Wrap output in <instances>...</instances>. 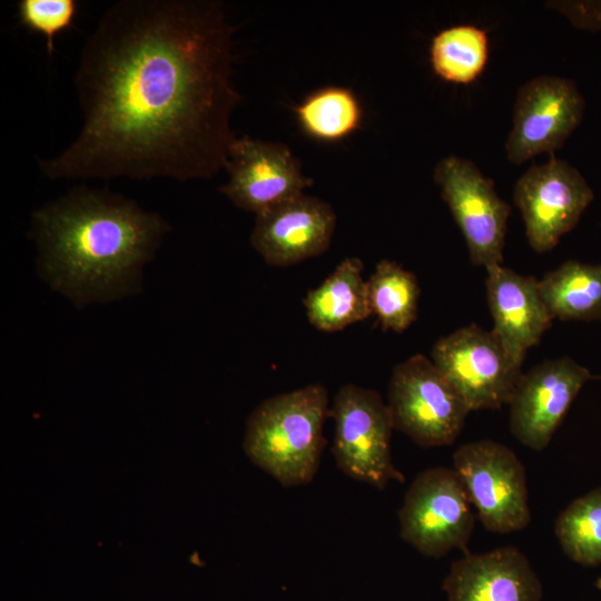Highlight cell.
Returning <instances> with one entry per match:
<instances>
[{
	"instance_id": "cell-1",
	"label": "cell",
	"mask_w": 601,
	"mask_h": 601,
	"mask_svg": "<svg viewBox=\"0 0 601 601\" xmlns=\"http://www.w3.org/2000/svg\"><path fill=\"white\" fill-rule=\"evenodd\" d=\"M233 32L213 0H121L81 51L77 138L39 161L50 179L210 178L225 167L240 101Z\"/></svg>"
},
{
	"instance_id": "cell-2",
	"label": "cell",
	"mask_w": 601,
	"mask_h": 601,
	"mask_svg": "<svg viewBox=\"0 0 601 601\" xmlns=\"http://www.w3.org/2000/svg\"><path fill=\"white\" fill-rule=\"evenodd\" d=\"M168 230L134 200L81 186L35 211L31 235L50 286L80 307L135 289Z\"/></svg>"
},
{
	"instance_id": "cell-3",
	"label": "cell",
	"mask_w": 601,
	"mask_h": 601,
	"mask_svg": "<svg viewBox=\"0 0 601 601\" xmlns=\"http://www.w3.org/2000/svg\"><path fill=\"white\" fill-rule=\"evenodd\" d=\"M327 416L328 393L322 384L266 398L247 418L245 453L283 486L305 485L321 463Z\"/></svg>"
},
{
	"instance_id": "cell-4",
	"label": "cell",
	"mask_w": 601,
	"mask_h": 601,
	"mask_svg": "<svg viewBox=\"0 0 601 601\" xmlns=\"http://www.w3.org/2000/svg\"><path fill=\"white\" fill-rule=\"evenodd\" d=\"M329 416L334 421L332 453L344 474L378 490H384L391 481H405L392 460V415L377 391L343 385L334 397Z\"/></svg>"
},
{
	"instance_id": "cell-5",
	"label": "cell",
	"mask_w": 601,
	"mask_h": 601,
	"mask_svg": "<svg viewBox=\"0 0 601 601\" xmlns=\"http://www.w3.org/2000/svg\"><path fill=\"white\" fill-rule=\"evenodd\" d=\"M387 406L394 430L423 447L452 444L471 412L460 393L422 354L393 368Z\"/></svg>"
},
{
	"instance_id": "cell-6",
	"label": "cell",
	"mask_w": 601,
	"mask_h": 601,
	"mask_svg": "<svg viewBox=\"0 0 601 601\" xmlns=\"http://www.w3.org/2000/svg\"><path fill=\"white\" fill-rule=\"evenodd\" d=\"M453 470L487 531L505 534L528 526L525 470L510 447L492 440L465 443L453 454Z\"/></svg>"
},
{
	"instance_id": "cell-7",
	"label": "cell",
	"mask_w": 601,
	"mask_h": 601,
	"mask_svg": "<svg viewBox=\"0 0 601 601\" xmlns=\"http://www.w3.org/2000/svg\"><path fill=\"white\" fill-rule=\"evenodd\" d=\"M453 469L431 467L412 481L398 510L402 539L425 556L441 558L453 549L467 553L475 516Z\"/></svg>"
},
{
	"instance_id": "cell-8",
	"label": "cell",
	"mask_w": 601,
	"mask_h": 601,
	"mask_svg": "<svg viewBox=\"0 0 601 601\" xmlns=\"http://www.w3.org/2000/svg\"><path fill=\"white\" fill-rule=\"evenodd\" d=\"M431 361L471 411L509 404L522 376L516 362L492 331L476 324L441 337Z\"/></svg>"
},
{
	"instance_id": "cell-9",
	"label": "cell",
	"mask_w": 601,
	"mask_h": 601,
	"mask_svg": "<svg viewBox=\"0 0 601 601\" xmlns=\"http://www.w3.org/2000/svg\"><path fill=\"white\" fill-rule=\"evenodd\" d=\"M433 178L465 239L471 263L485 268L502 265L511 207L497 195L494 181L472 160L456 155L443 157Z\"/></svg>"
},
{
	"instance_id": "cell-10",
	"label": "cell",
	"mask_w": 601,
	"mask_h": 601,
	"mask_svg": "<svg viewBox=\"0 0 601 601\" xmlns=\"http://www.w3.org/2000/svg\"><path fill=\"white\" fill-rule=\"evenodd\" d=\"M593 198L580 171L553 155L546 162L529 167L513 189L528 243L536 253L554 248L575 227Z\"/></svg>"
},
{
	"instance_id": "cell-11",
	"label": "cell",
	"mask_w": 601,
	"mask_h": 601,
	"mask_svg": "<svg viewBox=\"0 0 601 601\" xmlns=\"http://www.w3.org/2000/svg\"><path fill=\"white\" fill-rule=\"evenodd\" d=\"M583 111L574 81L550 75L530 79L516 92L506 159L521 165L542 152L554 155L580 125Z\"/></svg>"
},
{
	"instance_id": "cell-12",
	"label": "cell",
	"mask_w": 601,
	"mask_h": 601,
	"mask_svg": "<svg viewBox=\"0 0 601 601\" xmlns=\"http://www.w3.org/2000/svg\"><path fill=\"white\" fill-rule=\"evenodd\" d=\"M225 168L229 177L220 191L256 215L304 194L313 184L286 145L248 136L235 137Z\"/></svg>"
},
{
	"instance_id": "cell-13",
	"label": "cell",
	"mask_w": 601,
	"mask_h": 601,
	"mask_svg": "<svg viewBox=\"0 0 601 601\" xmlns=\"http://www.w3.org/2000/svg\"><path fill=\"white\" fill-rule=\"evenodd\" d=\"M591 378L589 368L569 356L545 361L522 374L508 404L513 436L532 450L545 449Z\"/></svg>"
},
{
	"instance_id": "cell-14",
	"label": "cell",
	"mask_w": 601,
	"mask_h": 601,
	"mask_svg": "<svg viewBox=\"0 0 601 601\" xmlns=\"http://www.w3.org/2000/svg\"><path fill=\"white\" fill-rule=\"evenodd\" d=\"M335 226L328 203L302 194L256 215L250 242L267 264L286 267L324 253Z\"/></svg>"
},
{
	"instance_id": "cell-15",
	"label": "cell",
	"mask_w": 601,
	"mask_h": 601,
	"mask_svg": "<svg viewBox=\"0 0 601 601\" xmlns=\"http://www.w3.org/2000/svg\"><path fill=\"white\" fill-rule=\"evenodd\" d=\"M447 601H541L542 583L515 546L470 552L452 563L443 580Z\"/></svg>"
},
{
	"instance_id": "cell-16",
	"label": "cell",
	"mask_w": 601,
	"mask_h": 601,
	"mask_svg": "<svg viewBox=\"0 0 601 601\" xmlns=\"http://www.w3.org/2000/svg\"><path fill=\"white\" fill-rule=\"evenodd\" d=\"M485 279L492 332L511 356L523 363L526 352L536 345L552 325L539 289V280L503 265L490 266Z\"/></svg>"
},
{
	"instance_id": "cell-17",
	"label": "cell",
	"mask_w": 601,
	"mask_h": 601,
	"mask_svg": "<svg viewBox=\"0 0 601 601\" xmlns=\"http://www.w3.org/2000/svg\"><path fill=\"white\" fill-rule=\"evenodd\" d=\"M362 272L363 262L347 257L318 287L307 292L303 304L315 328L337 332L372 315Z\"/></svg>"
},
{
	"instance_id": "cell-18",
	"label": "cell",
	"mask_w": 601,
	"mask_h": 601,
	"mask_svg": "<svg viewBox=\"0 0 601 601\" xmlns=\"http://www.w3.org/2000/svg\"><path fill=\"white\" fill-rule=\"evenodd\" d=\"M542 299L561 321H601V263L566 260L539 280Z\"/></svg>"
},
{
	"instance_id": "cell-19",
	"label": "cell",
	"mask_w": 601,
	"mask_h": 601,
	"mask_svg": "<svg viewBox=\"0 0 601 601\" xmlns=\"http://www.w3.org/2000/svg\"><path fill=\"white\" fill-rule=\"evenodd\" d=\"M420 293L415 275L388 259L378 262L367 280L371 313L384 331L402 333L412 325Z\"/></svg>"
},
{
	"instance_id": "cell-20",
	"label": "cell",
	"mask_w": 601,
	"mask_h": 601,
	"mask_svg": "<svg viewBox=\"0 0 601 601\" xmlns=\"http://www.w3.org/2000/svg\"><path fill=\"white\" fill-rule=\"evenodd\" d=\"M489 49L485 30L472 24L454 26L434 36L430 61L434 73L442 80L469 85L485 69Z\"/></svg>"
},
{
	"instance_id": "cell-21",
	"label": "cell",
	"mask_w": 601,
	"mask_h": 601,
	"mask_svg": "<svg viewBox=\"0 0 601 601\" xmlns=\"http://www.w3.org/2000/svg\"><path fill=\"white\" fill-rule=\"evenodd\" d=\"M294 111L307 136L327 142L351 136L363 120V110L355 93L336 86L311 92Z\"/></svg>"
},
{
	"instance_id": "cell-22",
	"label": "cell",
	"mask_w": 601,
	"mask_h": 601,
	"mask_svg": "<svg viewBox=\"0 0 601 601\" xmlns=\"http://www.w3.org/2000/svg\"><path fill=\"white\" fill-rule=\"evenodd\" d=\"M554 531L572 561L584 566L601 564V487L572 501L559 514Z\"/></svg>"
},
{
	"instance_id": "cell-23",
	"label": "cell",
	"mask_w": 601,
	"mask_h": 601,
	"mask_svg": "<svg viewBox=\"0 0 601 601\" xmlns=\"http://www.w3.org/2000/svg\"><path fill=\"white\" fill-rule=\"evenodd\" d=\"M78 10L76 0H20L17 4L19 22L45 37L48 56L56 49V37L73 27Z\"/></svg>"
},
{
	"instance_id": "cell-24",
	"label": "cell",
	"mask_w": 601,
	"mask_h": 601,
	"mask_svg": "<svg viewBox=\"0 0 601 601\" xmlns=\"http://www.w3.org/2000/svg\"><path fill=\"white\" fill-rule=\"evenodd\" d=\"M545 6L561 12L578 28L601 30V1H548Z\"/></svg>"
},
{
	"instance_id": "cell-25",
	"label": "cell",
	"mask_w": 601,
	"mask_h": 601,
	"mask_svg": "<svg viewBox=\"0 0 601 601\" xmlns=\"http://www.w3.org/2000/svg\"><path fill=\"white\" fill-rule=\"evenodd\" d=\"M595 587L601 590V577L595 581Z\"/></svg>"
}]
</instances>
